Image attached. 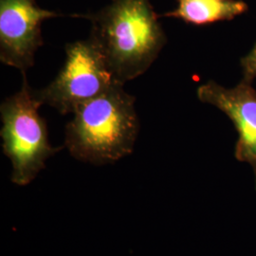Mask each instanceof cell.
<instances>
[{"instance_id":"7a4b0ae2","label":"cell","mask_w":256,"mask_h":256,"mask_svg":"<svg viewBox=\"0 0 256 256\" xmlns=\"http://www.w3.org/2000/svg\"><path fill=\"white\" fill-rule=\"evenodd\" d=\"M124 86L116 82L72 113L64 128V147L74 158L106 165L133 152L140 129L136 98Z\"/></svg>"},{"instance_id":"ba28073f","label":"cell","mask_w":256,"mask_h":256,"mask_svg":"<svg viewBox=\"0 0 256 256\" xmlns=\"http://www.w3.org/2000/svg\"><path fill=\"white\" fill-rule=\"evenodd\" d=\"M241 66L243 68L244 80L252 82L256 77V44L252 50L241 59Z\"/></svg>"},{"instance_id":"5b68a950","label":"cell","mask_w":256,"mask_h":256,"mask_svg":"<svg viewBox=\"0 0 256 256\" xmlns=\"http://www.w3.org/2000/svg\"><path fill=\"white\" fill-rule=\"evenodd\" d=\"M61 16L39 8L36 0H0V61L26 74L44 44L42 23Z\"/></svg>"},{"instance_id":"277c9868","label":"cell","mask_w":256,"mask_h":256,"mask_svg":"<svg viewBox=\"0 0 256 256\" xmlns=\"http://www.w3.org/2000/svg\"><path fill=\"white\" fill-rule=\"evenodd\" d=\"M116 82H119L92 40H80L66 44L63 66L54 80L44 88L34 90V95L42 104L66 115Z\"/></svg>"},{"instance_id":"6da1fadb","label":"cell","mask_w":256,"mask_h":256,"mask_svg":"<svg viewBox=\"0 0 256 256\" xmlns=\"http://www.w3.org/2000/svg\"><path fill=\"white\" fill-rule=\"evenodd\" d=\"M74 18L92 22L88 39L122 84L146 72L167 41L151 0H111L97 12Z\"/></svg>"},{"instance_id":"52a82bcc","label":"cell","mask_w":256,"mask_h":256,"mask_svg":"<svg viewBox=\"0 0 256 256\" xmlns=\"http://www.w3.org/2000/svg\"><path fill=\"white\" fill-rule=\"evenodd\" d=\"M247 10V4L241 0H178L176 9L160 18L180 19L187 24L205 26L232 20Z\"/></svg>"},{"instance_id":"3957f363","label":"cell","mask_w":256,"mask_h":256,"mask_svg":"<svg viewBox=\"0 0 256 256\" xmlns=\"http://www.w3.org/2000/svg\"><path fill=\"white\" fill-rule=\"evenodd\" d=\"M21 88L0 106L2 150L12 162V182L26 186L46 167V160L62 147L50 144L46 120L38 113V101L23 74Z\"/></svg>"},{"instance_id":"8992f818","label":"cell","mask_w":256,"mask_h":256,"mask_svg":"<svg viewBox=\"0 0 256 256\" xmlns=\"http://www.w3.org/2000/svg\"><path fill=\"white\" fill-rule=\"evenodd\" d=\"M202 102L210 104L223 111L234 122L238 132L236 158L252 165L256 186V90L246 80L234 88H225L214 81L198 88Z\"/></svg>"}]
</instances>
